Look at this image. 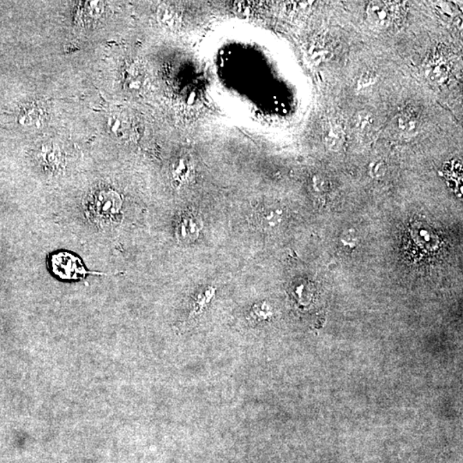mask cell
<instances>
[{"instance_id": "3957f363", "label": "cell", "mask_w": 463, "mask_h": 463, "mask_svg": "<svg viewBox=\"0 0 463 463\" xmlns=\"http://www.w3.org/2000/svg\"><path fill=\"white\" fill-rule=\"evenodd\" d=\"M202 221L199 217L193 215H186L177 226L176 235L180 242L184 243L193 242L199 238V233L202 229Z\"/></svg>"}, {"instance_id": "5b68a950", "label": "cell", "mask_w": 463, "mask_h": 463, "mask_svg": "<svg viewBox=\"0 0 463 463\" xmlns=\"http://www.w3.org/2000/svg\"><path fill=\"white\" fill-rule=\"evenodd\" d=\"M255 217L257 224L261 228H274L281 224L282 211L279 208L264 207L257 210Z\"/></svg>"}, {"instance_id": "7c38bea8", "label": "cell", "mask_w": 463, "mask_h": 463, "mask_svg": "<svg viewBox=\"0 0 463 463\" xmlns=\"http://www.w3.org/2000/svg\"><path fill=\"white\" fill-rule=\"evenodd\" d=\"M376 77L373 72H367L363 73L358 81V88H366L373 86L376 82Z\"/></svg>"}, {"instance_id": "7a4b0ae2", "label": "cell", "mask_w": 463, "mask_h": 463, "mask_svg": "<svg viewBox=\"0 0 463 463\" xmlns=\"http://www.w3.org/2000/svg\"><path fill=\"white\" fill-rule=\"evenodd\" d=\"M393 5L387 2L373 1L366 7V19L371 26L377 29H386L394 17Z\"/></svg>"}, {"instance_id": "4fadbf2b", "label": "cell", "mask_w": 463, "mask_h": 463, "mask_svg": "<svg viewBox=\"0 0 463 463\" xmlns=\"http://www.w3.org/2000/svg\"><path fill=\"white\" fill-rule=\"evenodd\" d=\"M253 313H255V315L259 317V319H267L268 316L270 315V312H268V307L265 304L263 305L255 306L253 308Z\"/></svg>"}, {"instance_id": "5bb4252c", "label": "cell", "mask_w": 463, "mask_h": 463, "mask_svg": "<svg viewBox=\"0 0 463 463\" xmlns=\"http://www.w3.org/2000/svg\"><path fill=\"white\" fill-rule=\"evenodd\" d=\"M314 184H315L316 188L321 190H324L325 186H326V182H325V180L323 178H319V177H317V178L314 179Z\"/></svg>"}, {"instance_id": "277c9868", "label": "cell", "mask_w": 463, "mask_h": 463, "mask_svg": "<svg viewBox=\"0 0 463 463\" xmlns=\"http://www.w3.org/2000/svg\"><path fill=\"white\" fill-rule=\"evenodd\" d=\"M376 119L372 112L362 110L356 112L353 119V130L360 139L372 135L375 128Z\"/></svg>"}, {"instance_id": "ba28073f", "label": "cell", "mask_w": 463, "mask_h": 463, "mask_svg": "<svg viewBox=\"0 0 463 463\" xmlns=\"http://www.w3.org/2000/svg\"><path fill=\"white\" fill-rule=\"evenodd\" d=\"M449 70L446 63L443 61L434 63L430 70V77L433 82L443 83L448 79Z\"/></svg>"}, {"instance_id": "8992f818", "label": "cell", "mask_w": 463, "mask_h": 463, "mask_svg": "<svg viewBox=\"0 0 463 463\" xmlns=\"http://www.w3.org/2000/svg\"><path fill=\"white\" fill-rule=\"evenodd\" d=\"M345 142L344 128L338 124H331L324 134V143L328 150H340Z\"/></svg>"}, {"instance_id": "30bf717a", "label": "cell", "mask_w": 463, "mask_h": 463, "mask_svg": "<svg viewBox=\"0 0 463 463\" xmlns=\"http://www.w3.org/2000/svg\"><path fill=\"white\" fill-rule=\"evenodd\" d=\"M368 171L371 177L378 179L385 175L387 171V166L383 161H374L371 162Z\"/></svg>"}, {"instance_id": "8fae6325", "label": "cell", "mask_w": 463, "mask_h": 463, "mask_svg": "<svg viewBox=\"0 0 463 463\" xmlns=\"http://www.w3.org/2000/svg\"><path fill=\"white\" fill-rule=\"evenodd\" d=\"M189 166L187 165L185 161H179L175 168L174 175L175 179L182 183L186 181L189 178Z\"/></svg>"}, {"instance_id": "52a82bcc", "label": "cell", "mask_w": 463, "mask_h": 463, "mask_svg": "<svg viewBox=\"0 0 463 463\" xmlns=\"http://www.w3.org/2000/svg\"><path fill=\"white\" fill-rule=\"evenodd\" d=\"M395 126L399 133L412 135L418 130L420 122L412 114H401L395 118Z\"/></svg>"}, {"instance_id": "6da1fadb", "label": "cell", "mask_w": 463, "mask_h": 463, "mask_svg": "<svg viewBox=\"0 0 463 463\" xmlns=\"http://www.w3.org/2000/svg\"><path fill=\"white\" fill-rule=\"evenodd\" d=\"M48 264L52 273L63 281H79L86 278L88 275H105L88 270L80 257L68 252L51 254Z\"/></svg>"}, {"instance_id": "9c48e42d", "label": "cell", "mask_w": 463, "mask_h": 463, "mask_svg": "<svg viewBox=\"0 0 463 463\" xmlns=\"http://www.w3.org/2000/svg\"><path fill=\"white\" fill-rule=\"evenodd\" d=\"M215 290L213 288H208L203 293H201L196 300L195 306H194L193 315H199L201 313H203L204 309L208 303L210 302L212 298L215 295Z\"/></svg>"}]
</instances>
